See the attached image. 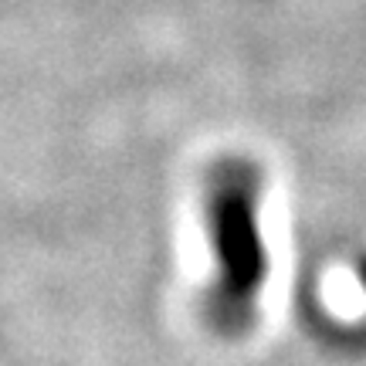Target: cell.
<instances>
[{"mask_svg":"<svg viewBox=\"0 0 366 366\" xmlns=\"http://www.w3.org/2000/svg\"><path fill=\"white\" fill-rule=\"evenodd\" d=\"M207 217L217 254V312L241 319L264 282V248L254 221L251 170L224 167L210 180Z\"/></svg>","mask_w":366,"mask_h":366,"instance_id":"cell-1","label":"cell"}]
</instances>
